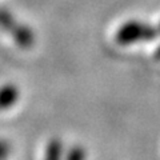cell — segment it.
I'll list each match as a JSON object with an SVG mask.
<instances>
[{
  "mask_svg": "<svg viewBox=\"0 0 160 160\" xmlns=\"http://www.w3.org/2000/svg\"><path fill=\"white\" fill-rule=\"evenodd\" d=\"M159 35L158 28L140 20H128L119 27L115 40L120 46H132L140 42H149Z\"/></svg>",
  "mask_w": 160,
  "mask_h": 160,
  "instance_id": "obj_1",
  "label": "cell"
},
{
  "mask_svg": "<svg viewBox=\"0 0 160 160\" xmlns=\"http://www.w3.org/2000/svg\"><path fill=\"white\" fill-rule=\"evenodd\" d=\"M20 99V89L13 83L0 86V111L11 109Z\"/></svg>",
  "mask_w": 160,
  "mask_h": 160,
  "instance_id": "obj_2",
  "label": "cell"
},
{
  "mask_svg": "<svg viewBox=\"0 0 160 160\" xmlns=\"http://www.w3.org/2000/svg\"><path fill=\"white\" fill-rule=\"evenodd\" d=\"M11 36L13 39V42L16 43V46L23 49L31 48L35 43V33L26 24H19L18 28L12 32Z\"/></svg>",
  "mask_w": 160,
  "mask_h": 160,
  "instance_id": "obj_3",
  "label": "cell"
},
{
  "mask_svg": "<svg viewBox=\"0 0 160 160\" xmlns=\"http://www.w3.org/2000/svg\"><path fill=\"white\" fill-rule=\"evenodd\" d=\"M64 144L62 139L55 136L48 140L44 149V160H64Z\"/></svg>",
  "mask_w": 160,
  "mask_h": 160,
  "instance_id": "obj_4",
  "label": "cell"
},
{
  "mask_svg": "<svg viewBox=\"0 0 160 160\" xmlns=\"http://www.w3.org/2000/svg\"><path fill=\"white\" fill-rule=\"evenodd\" d=\"M19 22L16 20V18L8 11L6 8H0V29L4 32H7L9 36L12 35V32L18 28Z\"/></svg>",
  "mask_w": 160,
  "mask_h": 160,
  "instance_id": "obj_5",
  "label": "cell"
},
{
  "mask_svg": "<svg viewBox=\"0 0 160 160\" xmlns=\"http://www.w3.org/2000/svg\"><path fill=\"white\" fill-rule=\"evenodd\" d=\"M64 160H87V149L82 144H73L64 155Z\"/></svg>",
  "mask_w": 160,
  "mask_h": 160,
  "instance_id": "obj_6",
  "label": "cell"
},
{
  "mask_svg": "<svg viewBox=\"0 0 160 160\" xmlns=\"http://www.w3.org/2000/svg\"><path fill=\"white\" fill-rule=\"evenodd\" d=\"M8 155V144L6 142H0V160Z\"/></svg>",
  "mask_w": 160,
  "mask_h": 160,
  "instance_id": "obj_7",
  "label": "cell"
},
{
  "mask_svg": "<svg viewBox=\"0 0 160 160\" xmlns=\"http://www.w3.org/2000/svg\"><path fill=\"white\" fill-rule=\"evenodd\" d=\"M156 53H158V58H160V48H159L158 51H156Z\"/></svg>",
  "mask_w": 160,
  "mask_h": 160,
  "instance_id": "obj_8",
  "label": "cell"
},
{
  "mask_svg": "<svg viewBox=\"0 0 160 160\" xmlns=\"http://www.w3.org/2000/svg\"><path fill=\"white\" fill-rule=\"evenodd\" d=\"M158 31H159V35H160V23H159V26H158Z\"/></svg>",
  "mask_w": 160,
  "mask_h": 160,
  "instance_id": "obj_9",
  "label": "cell"
}]
</instances>
